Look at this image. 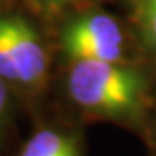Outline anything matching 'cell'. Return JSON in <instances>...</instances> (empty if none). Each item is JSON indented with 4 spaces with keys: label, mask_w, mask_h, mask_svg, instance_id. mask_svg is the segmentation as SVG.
Masks as SVG:
<instances>
[{
    "label": "cell",
    "mask_w": 156,
    "mask_h": 156,
    "mask_svg": "<svg viewBox=\"0 0 156 156\" xmlns=\"http://www.w3.org/2000/svg\"><path fill=\"white\" fill-rule=\"evenodd\" d=\"M66 95L80 113L115 122H139L147 82L139 69L120 62L75 61L66 78Z\"/></svg>",
    "instance_id": "1"
},
{
    "label": "cell",
    "mask_w": 156,
    "mask_h": 156,
    "mask_svg": "<svg viewBox=\"0 0 156 156\" xmlns=\"http://www.w3.org/2000/svg\"><path fill=\"white\" fill-rule=\"evenodd\" d=\"M61 50L69 62H118L123 56L122 28L109 14L89 12L68 23L61 33Z\"/></svg>",
    "instance_id": "2"
},
{
    "label": "cell",
    "mask_w": 156,
    "mask_h": 156,
    "mask_svg": "<svg viewBox=\"0 0 156 156\" xmlns=\"http://www.w3.org/2000/svg\"><path fill=\"white\" fill-rule=\"evenodd\" d=\"M12 64L17 76V89L38 94L47 80V54L37 30L26 19L5 16Z\"/></svg>",
    "instance_id": "3"
},
{
    "label": "cell",
    "mask_w": 156,
    "mask_h": 156,
    "mask_svg": "<svg viewBox=\"0 0 156 156\" xmlns=\"http://www.w3.org/2000/svg\"><path fill=\"white\" fill-rule=\"evenodd\" d=\"M17 156H83V147L75 130L44 125L30 135Z\"/></svg>",
    "instance_id": "4"
},
{
    "label": "cell",
    "mask_w": 156,
    "mask_h": 156,
    "mask_svg": "<svg viewBox=\"0 0 156 156\" xmlns=\"http://www.w3.org/2000/svg\"><path fill=\"white\" fill-rule=\"evenodd\" d=\"M0 78L9 87H16L17 89V76H16V69H14L12 57H11L9 31H7L5 16L0 17Z\"/></svg>",
    "instance_id": "5"
},
{
    "label": "cell",
    "mask_w": 156,
    "mask_h": 156,
    "mask_svg": "<svg viewBox=\"0 0 156 156\" xmlns=\"http://www.w3.org/2000/svg\"><path fill=\"white\" fill-rule=\"evenodd\" d=\"M137 19L146 42L156 50V0H137Z\"/></svg>",
    "instance_id": "6"
},
{
    "label": "cell",
    "mask_w": 156,
    "mask_h": 156,
    "mask_svg": "<svg viewBox=\"0 0 156 156\" xmlns=\"http://www.w3.org/2000/svg\"><path fill=\"white\" fill-rule=\"evenodd\" d=\"M12 122V94L11 87L0 78V146L5 139Z\"/></svg>",
    "instance_id": "7"
},
{
    "label": "cell",
    "mask_w": 156,
    "mask_h": 156,
    "mask_svg": "<svg viewBox=\"0 0 156 156\" xmlns=\"http://www.w3.org/2000/svg\"><path fill=\"white\" fill-rule=\"evenodd\" d=\"M37 2L40 4V7H44L47 11H61L64 7L71 5L76 0H37Z\"/></svg>",
    "instance_id": "8"
}]
</instances>
